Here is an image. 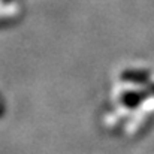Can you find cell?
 Returning a JSON list of instances; mask_svg holds the SVG:
<instances>
[{"label": "cell", "instance_id": "obj_1", "mask_svg": "<svg viewBox=\"0 0 154 154\" xmlns=\"http://www.w3.org/2000/svg\"><path fill=\"white\" fill-rule=\"evenodd\" d=\"M144 96L141 94V93H135V91H129V93H123L121 96H120V105L123 106V108H129V109H132V108H135L136 105H139L141 103V99H142Z\"/></svg>", "mask_w": 154, "mask_h": 154}, {"label": "cell", "instance_id": "obj_2", "mask_svg": "<svg viewBox=\"0 0 154 154\" xmlns=\"http://www.w3.org/2000/svg\"><path fill=\"white\" fill-rule=\"evenodd\" d=\"M120 76L127 82H145L148 78V73L144 70H136V69L132 70L130 69V70H124Z\"/></svg>", "mask_w": 154, "mask_h": 154}]
</instances>
